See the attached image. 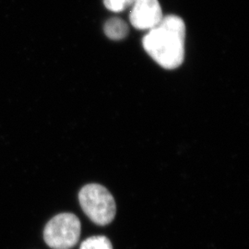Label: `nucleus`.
I'll use <instances>...</instances> for the list:
<instances>
[{"mask_svg":"<svg viewBox=\"0 0 249 249\" xmlns=\"http://www.w3.org/2000/svg\"><path fill=\"white\" fill-rule=\"evenodd\" d=\"M80 249H113V246L107 236H92L83 241Z\"/></svg>","mask_w":249,"mask_h":249,"instance_id":"nucleus-6","label":"nucleus"},{"mask_svg":"<svg viewBox=\"0 0 249 249\" xmlns=\"http://www.w3.org/2000/svg\"><path fill=\"white\" fill-rule=\"evenodd\" d=\"M81 224L79 218L72 213H60L45 225L44 239L53 249H71L80 240Z\"/></svg>","mask_w":249,"mask_h":249,"instance_id":"nucleus-3","label":"nucleus"},{"mask_svg":"<svg viewBox=\"0 0 249 249\" xmlns=\"http://www.w3.org/2000/svg\"><path fill=\"white\" fill-rule=\"evenodd\" d=\"M136 1L137 0H104V4L109 10L120 12L132 7Z\"/></svg>","mask_w":249,"mask_h":249,"instance_id":"nucleus-7","label":"nucleus"},{"mask_svg":"<svg viewBox=\"0 0 249 249\" xmlns=\"http://www.w3.org/2000/svg\"><path fill=\"white\" fill-rule=\"evenodd\" d=\"M162 11L158 0H137L131 7L129 20L139 30L150 31L162 19Z\"/></svg>","mask_w":249,"mask_h":249,"instance_id":"nucleus-4","label":"nucleus"},{"mask_svg":"<svg viewBox=\"0 0 249 249\" xmlns=\"http://www.w3.org/2000/svg\"><path fill=\"white\" fill-rule=\"evenodd\" d=\"M104 31L109 39L118 41L124 39L127 36L128 26L122 18H112L106 22Z\"/></svg>","mask_w":249,"mask_h":249,"instance_id":"nucleus-5","label":"nucleus"},{"mask_svg":"<svg viewBox=\"0 0 249 249\" xmlns=\"http://www.w3.org/2000/svg\"><path fill=\"white\" fill-rule=\"evenodd\" d=\"M80 207L93 223L105 226L115 219L116 206L112 194L98 184H89L79 193Z\"/></svg>","mask_w":249,"mask_h":249,"instance_id":"nucleus-2","label":"nucleus"},{"mask_svg":"<svg viewBox=\"0 0 249 249\" xmlns=\"http://www.w3.org/2000/svg\"><path fill=\"white\" fill-rule=\"evenodd\" d=\"M186 24L175 15L163 17L144 36L142 45L151 58L165 70L178 69L185 57Z\"/></svg>","mask_w":249,"mask_h":249,"instance_id":"nucleus-1","label":"nucleus"}]
</instances>
